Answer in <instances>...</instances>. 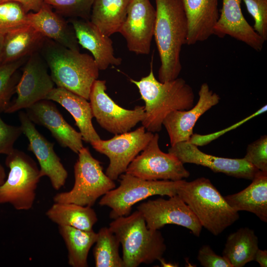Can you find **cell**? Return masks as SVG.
Returning a JSON list of instances; mask_svg holds the SVG:
<instances>
[{
  "label": "cell",
  "instance_id": "obj_1",
  "mask_svg": "<svg viewBox=\"0 0 267 267\" xmlns=\"http://www.w3.org/2000/svg\"><path fill=\"white\" fill-rule=\"evenodd\" d=\"M156 20L154 37L161 65L158 79L161 82L178 77L182 69L180 54L186 44L188 25L180 0H155Z\"/></svg>",
  "mask_w": 267,
  "mask_h": 267
},
{
  "label": "cell",
  "instance_id": "obj_2",
  "mask_svg": "<svg viewBox=\"0 0 267 267\" xmlns=\"http://www.w3.org/2000/svg\"><path fill=\"white\" fill-rule=\"evenodd\" d=\"M138 89L145 105L141 122L146 130L160 132L165 117L175 110H186L194 105L195 94L191 87L181 78L161 82L154 76L153 61L148 75L139 81L130 79Z\"/></svg>",
  "mask_w": 267,
  "mask_h": 267
},
{
  "label": "cell",
  "instance_id": "obj_3",
  "mask_svg": "<svg viewBox=\"0 0 267 267\" xmlns=\"http://www.w3.org/2000/svg\"><path fill=\"white\" fill-rule=\"evenodd\" d=\"M39 52L57 87L89 99L91 88L98 79L99 71L92 56L67 48L47 38Z\"/></svg>",
  "mask_w": 267,
  "mask_h": 267
},
{
  "label": "cell",
  "instance_id": "obj_4",
  "mask_svg": "<svg viewBox=\"0 0 267 267\" xmlns=\"http://www.w3.org/2000/svg\"><path fill=\"white\" fill-rule=\"evenodd\" d=\"M109 228L122 245L124 267L151 264L162 258L166 250L161 232L148 228L143 215L137 210L114 219Z\"/></svg>",
  "mask_w": 267,
  "mask_h": 267
},
{
  "label": "cell",
  "instance_id": "obj_5",
  "mask_svg": "<svg viewBox=\"0 0 267 267\" xmlns=\"http://www.w3.org/2000/svg\"><path fill=\"white\" fill-rule=\"evenodd\" d=\"M177 194L188 205L202 227L215 236L239 218L238 212L229 206L207 178L201 177L191 181L184 179Z\"/></svg>",
  "mask_w": 267,
  "mask_h": 267
},
{
  "label": "cell",
  "instance_id": "obj_6",
  "mask_svg": "<svg viewBox=\"0 0 267 267\" xmlns=\"http://www.w3.org/2000/svg\"><path fill=\"white\" fill-rule=\"evenodd\" d=\"M9 171L0 185V204H9L17 210H29L34 203L40 178L37 163L24 152L15 149L6 155Z\"/></svg>",
  "mask_w": 267,
  "mask_h": 267
},
{
  "label": "cell",
  "instance_id": "obj_7",
  "mask_svg": "<svg viewBox=\"0 0 267 267\" xmlns=\"http://www.w3.org/2000/svg\"><path fill=\"white\" fill-rule=\"evenodd\" d=\"M78 154L72 188L57 193L53 200L55 203L91 207L97 199L115 188L116 184L103 172L100 162L91 155L88 148L82 147Z\"/></svg>",
  "mask_w": 267,
  "mask_h": 267
},
{
  "label": "cell",
  "instance_id": "obj_8",
  "mask_svg": "<svg viewBox=\"0 0 267 267\" xmlns=\"http://www.w3.org/2000/svg\"><path fill=\"white\" fill-rule=\"evenodd\" d=\"M119 177V186L102 196L99 202L100 206L111 209L109 216L113 219L129 215L135 204L150 196L176 195L184 180H147L125 173Z\"/></svg>",
  "mask_w": 267,
  "mask_h": 267
},
{
  "label": "cell",
  "instance_id": "obj_9",
  "mask_svg": "<svg viewBox=\"0 0 267 267\" xmlns=\"http://www.w3.org/2000/svg\"><path fill=\"white\" fill-rule=\"evenodd\" d=\"M159 135L154 134L146 146L128 166L125 173L147 180H179L190 173L175 155L165 153L159 146Z\"/></svg>",
  "mask_w": 267,
  "mask_h": 267
},
{
  "label": "cell",
  "instance_id": "obj_10",
  "mask_svg": "<svg viewBox=\"0 0 267 267\" xmlns=\"http://www.w3.org/2000/svg\"><path fill=\"white\" fill-rule=\"evenodd\" d=\"M105 80L97 79L89 95L92 114L101 127L108 132L118 134L131 131L144 117V106L125 109L113 100L106 92Z\"/></svg>",
  "mask_w": 267,
  "mask_h": 267
},
{
  "label": "cell",
  "instance_id": "obj_11",
  "mask_svg": "<svg viewBox=\"0 0 267 267\" xmlns=\"http://www.w3.org/2000/svg\"><path fill=\"white\" fill-rule=\"evenodd\" d=\"M153 135L141 126L134 131L115 134L108 140L100 139L90 144L96 151L108 158L109 164L105 174L115 180L125 173L129 164L146 146Z\"/></svg>",
  "mask_w": 267,
  "mask_h": 267
},
{
  "label": "cell",
  "instance_id": "obj_12",
  "mask_svg": "<svg viewBox=\"0 0 267 267\" xmlns=\"http://www.w3.org/2000/svg\"><path fill=\"white\" fill-rule=\"evenodd\" d=\"M47 69L48 66L39 51L28 57L16 87V98L4 113H12L27 109L45 99L55 85Z\"/></svg>",
  "mask_w": 267,
  "mask_h": 267
},
{
  "label": "cell",
  "instance_id": "obj_13",
  "mask_svg": "<svg viewBox=\"0 0 267 267\" xmlns=\"http://www.w3.org/2000/svg\"><path fill=\"white\" fill-rule=\"evenodd\" d=\"M137 210L143 215L148 228L159 230L168 224L181 226L199 237L202 226L188 205L178 195L168 199L159 198L139 204Z\"/></svg>",
  "mask_w": 267,
  "mask_h": 267
},
{
  "label": "cell",
  "instance_id": "obj_14",
  "mask_svg": "<svg viewBox=\"0 0 267 267\" xmlns=\"http://www.w3.org/2000/svg\"><path fill=\"white\" fill-rule=\"evenodd\" d=\"M156 16V9L150 0H131L119 32L126 40L129 51L136 54L150 53Z\"/></svg>",
  "mask_w": 267,
  "mask_h": 267
},
{
  "label": "cell",
  "instance_id": "obj_15",
  "mask_svg": "<svg viewBox=\"0 0 267 267\" xmlns=\"http://www.w3.org/2000/svg\"><path fill=\"white\" fill-rule=\"evenodd\" d=\"M22 134L29 141L28 150L36 157L41 177H48L52 187L57 190L66 183L68 173L54 150V145L47 140L36 128L27 113L19 114Z\"/></svg>",
  "mask_w": 267,
  "mask_h": 267
},
{
  "label": "cell",
  "instance_id": "obj_16",
  "mask_svg": "<svg viewBox=\"0 0 267 267\" xmlns=\"http://www.w3.org/2000/svg\"><path fill=\"white\" fill-rule=\"evenodd\" d=\"M168 152L182 163H191L206 167L215 173H222L238 178L252 180L259 171L243 158L217 157L201 151L189 141H182L171 146Z\"/></svg>",
  "mask_w": 267,
  "mask_h": 267
},
{
  "label": "cell",
  "instance_id": "obj_17",
  "mask_svg": "<svg viewBox=\"0 0 267 267\" xmlns=\"http://www.w3.org/2000/svg\"><path fill=\"white\" fill-rule=\"evenodd\" d=\"M198 95L199 99L192 108L186 110L173 111L164 119L163 125L168 133L171 146L180 142L188 141L199 118L218 104L221 99L206 83L201 85Z\"/></svg>",
  "mask_w": 267,
  "mask_h": 267
},
{
  "label": "cell",
  "instance_id": "obj_18",
  "mask_svg": "<svg viewBox=\"0 0 267 267\" xmlns=\"http://www.w3.org/2000/svg\"><path fill=\"white\" fill-rule=\"evenodd\" d=\"M26 109L29 119L46 128L62 147L77 154L84 147L81 133L66 121L51 100H40Z\"/></svg>",
  "mask_w": 267,
  "mask_h": 267
},
{
  "label": "cell",
  "instance_id": "obj_19",
  "mask_svg": "<svg viewBox=\"0 0 267 267\" xmlns=\"http://www.w3.org/2000/svg\"><path fill=\"white\" fill-rule=\"evenodd\" d=\"M241 0H222V8L214 28V35L221 38L229 36L260 51L265 42L244 17L241 8Z\"/></svg>",
  "mask_w": 267,
  "mask_h": 267
},
{
  "label": "cell",
  "instance_id": "obj_20",
  "mask_svg": "<svg viewBox=\"0 0 267 267\" xmlns=\"http://www.w3.org/2000/svg\"><path fill=\"white\" fill-rule=\"evenodd\" d=\"M79 45L90 52L99 70L109 65L119 66L122 59L114 55L113 42L110 37L103 34L90 20L70 18Z\"/></svg>",
  "mask_w": 267,
  "mask_h": 267
},
{
  "label": "cell",
  "instance_id": "obj_21",
  "mask_svg": "<svg viewBox=\"0 0 267 267\" xmlns=\"http://www.w3.org/2000/svg\"><path fill=\"white\" fill-rule=\"evenodd\" d=\"M186 17L188 34L186 44L202 42L214 35L219 19V0H180Z\"/></svg>",
  "mask_w": 267,
  "mask_h": 267
},
{
  "label": "cell",
  "instance_id": "obj_22",
  "mask_svg": "<svg viewBox=\"0 0 267 267\" xmlns=\"http://www.w3.org/2000/svg\"><path fill=\"white\" fill-rule=\"evenodd\" d=\"M52 8L44 2L35 12L27 13L28 25L46 38L69 49L80 51L74 30L63 17L54 12Z\"/></svg>",
  "mask_w": 267,
  "mask_h": 267
},
{
  "label": "cell",
  "instance_id": "obj_23",
  "mask_svg": "<svg viewBox=\"0 0 267 267\" xmlns=\"http://www.w3.org/2000/svg\"><path fill=\"white\" fill-rule=\"evenodd\" d=\"M45 99L56 102L72 116L83 140L90 144L99 140V135L92 123L93 117L88 100L61 87L54 88Z\"/></svg>",
  "mask_w": 267,
  "mask_h": 267
},
{
  "label": "cell",
  "instance_id": "obj_24",
  "mask_svg": "<svg viewBox=\"0 0 267 267\" xmlns=\"http://www.w3.org/2000/svg\"><path fill=\"white\" fill-rule=\"evenodd\" d=\"M252 182L242 191L224 197L235 211H247L255 214L262 222H267V172L259 171Z\"/></svg>",
  "mask_w": 267,
  "mask_h": 267
},
{
  "label": "cell",
  "instance_id": "obj_25",
  "mask_svg": "<svg viewBox=\"0 0 267 267\" xmlns=\"http://www.w3.org/2000/svg\"><path fill=\"white\" fill-rule=\"evenodd\" d=\"M45 38L29 25L8 33L4 37L1 64L40 51Z\"/></svg>",
  "mask_w": 267,
  "mask_h": 267
},
{
  "label": "cell",
  "instance_id": "obj_26",
  "mask_svg": "<svg viewBox=\"0 0 267 267\" xmlns=\"http://www.w3.org/2000/svg\"><path fill=\"white\" fill-rule=\"evenodd\" d=\"M131 0H94L90 21L105 35L119 32L124 23Z\"/></svg>",
  "mask_w": 267,
  "mask_h": 267
},
{
  "label": "cell",
  "instance_id": "obj_27",
  "mask_svg": "<svg viewBox=\"0 0 267 267\" xmlns=\"http://www.w3.org/2000/svg\"><path fill=\"white\" fill-rule=\"evenodd\" d=\"M46 216L58 226H69L91 231L98 221L91 207L74 203H55L46 211Z\"/></svg>",
  "mask_w": 267,
  "mask_h": 267
},
{
  "label": "cell",
  "instance_id": "obj_28",
  "mask_svg": "<svg viewBox=\"0 0 267 267\" xmlns=\"http://www.w3.org/2000/svg\"><path fill=\"white\" fill-rule=\"evenodd\" d=\"M258 238L254 231L248 227L240 228L227 237L222 256L232 267H243L254 261L259 249Z\"/></svg>",
  "mask_w": 267,
  "mask_h": 267
},
{
  "label": "cell",
  "instance_id": "obj_29",
  "mask_svg": "<svg viewBox=\"0 0 267 267\" xmlns=\"http://www.w3.org/2000/svg\"><path fill=\"white\" fill-rule=\"evenodd\" d=\"M60 234L68 250V263L72 267H87L89 251L94 244L97 233L69 226H58Z\"/></svg>",
  "mask_w": 267,
  "mask_h": 267
},
{
  "label": "cell",
  "instance_id": "obj_30",
  "mask_svg": "<svg viewBox=\"0 0 267 267\" xmlns=\"http://www.w3.org/2000/svg\"><path fill=\"white\" fill-rule=\"evenodd\" d=\"M97 233L93 255L96 267H124L119 253L120 243L109 227L101 228Z\"/></svg>",
  "mask_w": 267,
  "mask_h": 267
},
{
  "label": "cell",
  "instance_id": "obj_31",
  "mask_svg": "<svg viewBox=\"0 0 267 267\" xmlns=\"http://www.w3.org/2000/svg\"><path fill=\"white\" fill-rule=\"evenodd\" d=\"M28 57L0 65V113L4 112L10 105V99L15 92L20 78L17 70Z\"/></svg>",
  "mask_w": 267,
  "mask_h": 267
},
{
  "label": "cell",
  "instance_id": "obj_32",
  "mask_svg": "<svg viewBox=\"0 0 267 267\" xmlns=\"http://www.w3.org/2000/svg\"><path fill=\"white\" fill-rule=\"evenodd\" d=\"M27 12L19 2L8 1L0 3V35L28 25Z\"/></svg>",
  "mask_w": 267,
  "mask_h": 267
},
{
  "label": "cell",
  "instance_id": "obj_33",
  "mask_svg": "<svg viewBox=\"0 0 267 267\" xmlns=\"http://www.w3.org/2000/svg\"><path fill=\"white\" fill-rule=\"evenodd\" d=\"M94 0H44V2L62 16L89 20Z\"/></svg>",
  "mask_w": 267,
  "mask_h": 267
},
{
  "label": "cell",
  "instance_id": "obj_34",
  "mask_svg": "<svg viewBox=\"0 0 267 267\" xmlns=\"http://www.w3.org/2000/svg\"><path fill=\"white\" fill-rule=\"evenodd\" d=\"M242 0L254 19V30L266 42L267 40V0Z\"/></svg>",
  "mask_w": 267,
  "mask_h": 267
},
{
  "label": "cell",
  "instance_id": "obj_35",
  "mask_svg": "<svg viewBox=\"0 0 267 267\" xmlns=\"http://www.w3.org/2000/svg\"><path fill=\"white\" fill-rule=\"evenodd\" d=\"M244 158L261 171L267 172V136L264 135L249 144Z\"/></svg>",
  "mask_w": 267,
  "mask_h": 267
},
{
  "label": "cell",
  "instance_id": "obj_36",
  "mask_svg": "<svg viewBox=\"0 0 267 267\" xmlns=\"http://www.w3.org/2000/svg\"><path fill=\"white\" fill-rule=\"evenodd\" d=\"M267 110V105H265L263 107H261L255 112L250 115V116L246 117L242 120L238 122L237 123L230 126L228 128L222 130L221 131L217 132L214 133L207 134H193L191 136L189 140V142L193 143L197 146H204L208 144L213 140L218 138L221 135L224 134L225 133L230 131L233 129H235L243 124L245 123L247 121L251 120V119L265 112Z\"/></svg>",
  "mask_w": 267,
  "mask_h": 267
},
{
  "label": "cell",
  "instance_id": "obj_37",
  "mask_svg": "<svg viewBox=\"0 0 267 267\" xmlns=\"http://www.w3.org/2000/svg\"><path fill=\"white\" fill-rule=\"evenodd\" d=\"M22 134L20 126L5 123L0 117V154L8 155L14 149V144Z\"/></svg>",
  "mask_w": 267,
  "mask_h": 267
},
{
  "label": "cell",
  "instance_id": "obj_38",
  "mask_svg": "<svg viewBox=\"0 0 267 267\" xmlns=\"http://www.w3.org/2000/svg\"><path fill=\"white\" fill-rule=\"evenodd\" d=\"M197 259L204 267H232L225 257L217 255L208 245L199 249Z\"/></svg>",
  "mask_w": 267,
  "mask_h": 267
},
{
  "label": "cell",
  "instance_id": "obj_39",
  "mask_svg": "<svg viewBox=\"0 0 267 267\" xmlns=\"http://www.w3.org/2000/svg\"><path fill=\"white\" fill-rule=\"evenodd\" d=\"M8 1L20 3L27 13L31 10L37 12L44 3V0H0V3Z\"/></svg>",
  "mask_w": 267,
  "mask_h": 267
},
{
  "label": "cell",
  "instance_id": "obj_40",
  "mask_svg": "<svg viewBox=\"0 0 267 267\" xmlns=\"http://www.w3.org/2000/svg\"><path fill=\"white\" fill-rule=\"evenodd\" d=\"M254 261L259 263L261 267H267V250H261L259 248L257 250Z\"/></svg>",
  "mask_w": 267,
  "mask_h": 267
},
{
  "label": "cell",
  "instance_id": "obj_41",
  "mask_svg": "<svg viewBox=\"0 0 267 267\" xmlns=\"http://www.w3.org/2000/svg\"><path fill=\"white\" fill-rule=\"evenodd\" d=\"M6 179V174L3 166L0 163V185H1Z\"/></svg>",
  "mask_w": 267,
  "mask_h": 267
},
{
  "label": "cell",
  "instance_id": "obj_42",
  "mask_svg": "<svg viewBox=\"0 0 267 267\" xmlns=\"http://www.w3.org/2000/svg\"><path fill=\"white\" fill-rule=\"evenodd\" d=\"M160 262L161 265L162 267H178V265L175 264H172L171 263H167L163 257L159 260Z\"/></svg>",
  "mask_w": 267,
  "mask_h": 267
},
{
  "label": "cell",
  "instance_id": "obj_43",
  "mask_svg": "<svg viewBox=\"0 0 267 267\" xmlns=\"http://www.w3.org/2000/svg\"><path fill=\"white\" fill-rule=\"evenodd\" d=\"M4 36L0 35V65L1 64Z\"/></svg>",
  "mask_w": 267,
  "mask_h": 267
}]
</instances>
